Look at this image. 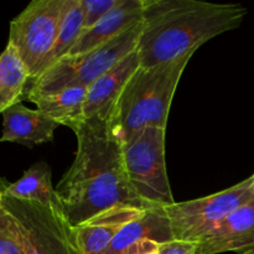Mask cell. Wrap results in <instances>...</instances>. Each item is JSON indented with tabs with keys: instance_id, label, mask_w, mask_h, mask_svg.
I'll return each mask as SVG.
<instances>
[{
	"instance_id": "1",
	"label": "cell",
	"mask_w": 254,
	"mask_h": 254,
	"mask_svg": "<svg viewBox=\"0 0 254 254\" xmlns=\"http://www.w3.org/2000/svg\"><path fill=\"white\" fill-rule=\"evenodd\" d=\"M77 150L56 192L73 227L117 207H148L134 192L123 161V144L111 118L84 119L74 127Z\"/></svg>"
},
{
	"instance_id": "2",
	"label": "cell",
	"mask_w": 254,
	"mask_h": 254,
	"mask_svg": "<svg viewBox=\"0 0 254 254\" xmlns=\"http://www.w3.org/2000/svg\"><path fill=\"white\" fill-rule=\"evenodd\" d=\"M247 12L241 4L143 0V30L135 49L140 67L193 55L205 42L237 29Z\"/></svg>"
},
{
	"instance_id": "3",
	"label": "cell",
	"mask_w": 254,
	"mask_h": 254,
	"mask_svg": "<svg viewBox=\"0 0 254 254\" xmlns=\"http://www.w3.org/2000/svg\"><path fill=\"white\" fill-rule=\"evenodd\" d=\"M191 57L136 69L111 114V126L122 143L148 127L166 129L174 94Z\"/></svg>"
},
{
	"instance_id": "4",
	"label": "cell",
	"mask_w": 254,
	"mask_h": 254,
	"mask_svg": "<svg viewBox=\"0 0 254 254\" xmlns=\"http://www.w3.org/2000/svg\"><path fill=\"white\" fill-rule=\"evenodd\" d=\"M141 30L143 19L119 36L91 51L62 57L41 74L30 79L25 98L30 101L35 97L56 93L72 87L88 88L99 77L135 51Z\"/></svg>"
},
{
	"instance_id": "5",
	"label": "cell",
	"mask_w": 254,
	"mask_h": 254,
	"mask_svg": "<svg viewBox=\"0 0 254 254\" xmlns=\"http://www.w3.org/2000/svg\"><path fill=\"white\" fill-rule=\"evenodd\" d=\"M165 138L166 129L148 127L122 143L129 184L148 207L175 202L166 169Z\"/></svg>"
},
{
	"instance_id": "6",
	"label": "cell",
	"mask_w": 254,
	"mask_h": 254,
	"mask_svg": "<svg viewBox=\"0 0 254 254\" xmlns=\"http://www.w3.org/2000/svg\"><path fill=\"white\" fill-rule=\"evenodd\" d=\"M2 207L16 222L25 254H83L62 210L5 196Z\"/></svg>"
},
{
	"instance_id": "7",
	"label": "cell",
	"mask_w": 254,
	"mask_h": 254,
	"mask_svg": "<svg viewBox=\"0 0 254 254\" xmlns=\"http://www.w3.org/2000/svg\"><path fill=\"white\" fill-rule=\"evenodd\" d=\"M67 0H34L10 22L9 41L22 64L30 79L41 73L59 36Z\"/></svg>"
},
{
	"instance_id": "8",
	"label": "cell",
	"mask_w": 254,
	"mask_h": 254,
	"mask_svg": "<svg viewBox=\"0 0 254 254\" xmlns=\"http://www.w3.org/2000/svg\"><path fill=\"white\" fill-rule=\"evenodd\" d=\"M254 197V175L232 188L166 206L174 240L197 243L228 215Z\"/></svg>"
},
{
	"instance_id": "9",
	"label": "cell",
	"mask_w": 254,
	"mask_h": 254,
	"mask_svg": "<svg viewBox=\"0 0 254 254\" xmlns=\"http://www.w3.org/2000/svg\"><path fill=\"white\" fill-rule=\"evenodd\" d=\"M254 250V197L197 242V254L245 253Z\"/></svg>"
},
{
	"instance_id": "10",
	"label": "cell",
	"mask_w": 254,
	"mask_h": 254,
	"mask_svg": "<svg viewBox=\"0 0 254 254\" xmlns=\"http://www.w3.org/2000/svg\"><path fill=\"white\" fill-rule=\"evenodd\" d=\"M139 67L140 61L136 51H134L93 82L87 88L83 108L84 119L94 117L111 118L119 96Z\"/></svg>"
},
{
	"instance_id": "11",
	"label": "cell",
	"mask_w": 254,
	"mask_h": 254,
	"mask_svg": "<svg viewBox=\"0 0 254 254\" xmlns=\"http://www.w3.org/2000/svg\"><path fill=\"white\" fill-rule=\"evenodd\" d=\"M2 130L0 143H16L32 148L54 140L60 124L40 112L22 103L10 107L1 114Z\"/></svg>"
},
{
	"instance_id": "12",
	"label": "cell",
	"mask_w": 254,
	"mask_h": 254,
	"mask_svg": "<svg viewBox=\"0 0 254 254\" xmlns=\"http://www.w3.org/2000/svg\"><path fill=\"white\" fill-rule=\"evenodd\" d=\"M148 208L117 207L94 216L73 227L77 243L83 254H103L117 233L128 222L143 215Z\"/></svg>"
},
{
	"instance_id": "13",
	"label": "cell",
	"mask_w": 254,
	"mask_h": 254,
	"mask_svg": "<svg viewBox=\"0 0 254 254\" xmlns=\"http://www.w3.org/2000/svg\"><path fill=\"white\" fill-rule=\"evenodd\" d=\"M143 0H121L118 5L109 10L91 29L84 30L68 55L91 51L109 40L119 36L141 21ZM67 55V56H68Z\"/></svg>"
},
{
	"instance_id": "14",
	"label": "cell",
	"mask_w": 254,
	"mask_h": 254,
	"mask_svg": "<svg viewBox=\"0 0 254 254\" xmlns=\"http://www.w3.org/2000/svg\"><path fill=\"white\" fill-rule=\"evenodd\" d=\"M146 240L159 245L174 240L165 207L148 208L138 218L127 223L103 254H128L131 248Z\"/></svg>"
},
{
	"instance_id": "15",
	"label": "cell",
	"mask_w": 254,
	"mask_h": 254,
	"mask_svg": "<svg viewBox=\"0 0 254 254\" xmlns=\"http://www.w3.org/2000/svg\"><path fill=\"white\" fill-rule=\"evenodd\" d=\"M0 186L5 197L34 201L64 211L56 188L52 185L51 169L45 161H39L30 166L21 178L12 184L0 178Z\"/></svg>"
},
{
	"instance_id": "16",
	"label": "cell",
	"mask_w": 254,
	"mask_h": 254,
	"mask_svg": "<svg viewBox=\"0 0 254 254\" xmlns=\"http://www.w3.org/2000/svg\"><path fill=\"white\" fill-rule=\"evenodd\" d=\"M87 88L72 87L62 89L56 93L35 97L30 102L36 106V109L46 114L49 118L73 129L84 121V102H86Z\"/></svg>"
},
{
	"instance_id": "17",
	"label": "cell",
	"mask_w": 254,
	"mask_h": 254,
	"mask_svg": "<svg viewBox=\"0 0 254 254\" xmlns=\"http://www.w3.org/2000/svg\"><path fill=\"white\" fill-rule=\"evenodd\" d=\"M30 74L14 47L7 44L0 54V114L10 107L21 103Z\"/></svg>"
},
{
	"instance_id": "18",
	"label": "cell",
	"mask_w": 254,
	"mask_h": 254,
	"mask_svg": "<svg viewBox=\"0 0 254 254\" xmlns=\"http://www.w3.org/2000/svg\"><path fill=\"white\" fill-rule=\"evenodd\" d=\"M83 0H67L66 11H64V19H62L59 36H57L56 42H55L54 47L50 51L49 56L45 60L41 73L46 71L49 67H51L52 64H56L62 57L68 55V52L74 46L78 37L83 32Z\"/></svg>"
},
{
	"instance_id": "19",
	"label": "cell",
	"mask_w": 254,
	"mask_h": 254,
	"mask_svg": "<svg viewBox=\"0 0 254 254\" xmlns=\"http://www.w3.org/2000/svg\"><path fill=\"white\" fill-rule=\"evenodd\" d=\"M0 254H25L16 222L2 206L0 208Z\"/></svg>"
},
{
	"instance_id": "20",
	"label": "cell",
	"mask_w": 254,
	"mask_h": 254,
	"mask_svg": "<svg viewBox=\"0 0 254 254\" xmlns=\"http://www.w3.org/2000/svg\"><path fill=\"white\" fill-rule=\"evenodd\" d=\"M119 1L121 0H83V31L91 29L109 10H112L116 5H118Z\"/></svg>"
},
{
	"instance_id": "21",
	"label": "cell",
	"mask_w": 254,
	"mask_h": 254,
	"mask_svg": "<svg viewBox=\"0 0 254 254\" xmlns=\"http://www.w3.org/2000/svg\"><path fill=\"white\" fill-rule=\"evenodd\" d=\"M160 254H197V243L190 241L173 240L159 245Z\"/></svg>"
},
{
	"instance_id": "22",
	"label": "cell",
	"mask_w": 254,
	"mask_h": 254,
	"mask_svg": "<svg viewBox=\"0 0 254 254\" xmlns=\"http://www.w3.org/2000/svg\"><path fill=\"white\" fill-rule=\"evenodd\" d=\"M2 197H4V192H2V189L1 186H0V208H1L2 206Z\"/></svg>"
},
{
	"instance_id": "23",
	"label": "cell",
	"mask_w": 254,
	"mask_h": 254,
	"mask_svg": "<svg viewBox=\"0 0 254 254\" xmlns=\"http://www.w3.org/2000/svg\"><path fill=\"white\" fill-rule=\"evenodd\" d=\"M243 254H254V250H251V251H248V252H245Z\"/></svg>"
},
{
	"instance_id": "24",
	"label": "cell",
	"mask_w": 254,
	"mask_h": 254,
	"mask_svg": "<svg viewBox=\"0 0 254 254\" xmlns=\"http://www.w3.org/2000/svg\"><path fill=\"white\" fill-rule=\"evenodd\" d=\"M150 254H160V253H159V251H158V252H154V253H150Z\"/></svg>"
}]
</instances>
